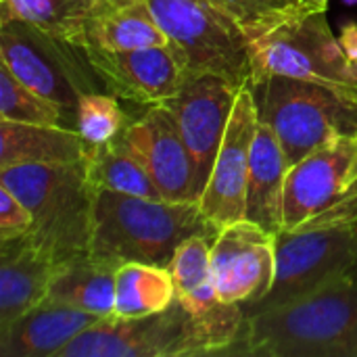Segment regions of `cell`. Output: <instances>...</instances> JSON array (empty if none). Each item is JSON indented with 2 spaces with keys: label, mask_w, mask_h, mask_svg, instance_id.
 <instances>
[{
  "label": "cell",
  "mask_w": 357,
  "mask_h": 357,
  "mask_svg": "<svg viewBox=\"0 0 357 357\" xmlns=\"http://www.w3.org/2000/svg\"><path fill=\"white\" fill-rule=\"evenodd\" d=\"M357 180V153H356V161H354V167H351V174H349V184Z\"/></svg>",
  "instance_id": "cell-31"
},
{
  "label": "cell",
  "mask_w": 357,
  "mask_h": 357,
  "mask_svg": "<svg viewBox=\"0 0 357 357\" xmlns=\"http://www.w3.org/2000/svg\"><path fill=\"white\" fill-rule=\"evenodd\" d=\"M341 44L347 52V56L357 65V23H349L341 31Z\"/></svg>",
  "instance_id": "cell-29"
},
{
  "label": "cell",
  "mask_w": 357,
  "mask_h": 357,
  "mask_svg": "<svg viewBox=\"0 0 357 357\" xmlns=\"http://www.w3.org/2000/svg\"><path fill=\"white\" fill-rule=\"evenodd\" d=\"M130 119L117 102V96L102 92H84L77 102L75 130L86 144H105L115 140Z\"/></svg>",
  "instance_id": "cell-26"
},
{
  "label": "cell",
  "mask_w": 357,
  "mask_h": 357,
  "mask_svg": "<svg viewBox=\"0 0 357 357\" xmlns=\"http://www.w3.org/2000/svg\"><path fill=\"white\" fill-rule=\"evenodd\" d=\"M356 257V226L276 232V268L270 291L245 316L268 312L303 299L333 280L349 274Z\"/></svg>",
  "instance_id": "cell-10"
},
{
  "label": "cell",
  "mask_w": 357,
  "mask_h": 357,
  "mask_svg": "<svg viewBox=\"0 0 357 357\" xmlns=\"http://www.w3.org/2000/svg\"><path fill=\"white\" fill-rule=\"evenodd\" d=\"M86 149L73 128L0 119V169L21 163H79Z\"/></svg>",
  "instance_id": "cell-19"
},
{
  "label": "cell",
  "mask_w": 357,
  "mask_h": 357,
  "mask_svg": "<svg viewBox=\"0 0 357 357\" xmlns=\"http://www.w3.org/2000/svg\"><path fill=\"white\" fill-rule=\"evenodd\" d=\"M349 2H356V0H349Z\"/></svg>",
  "instance_id": "cell-33"
},
{
  "label": "cell",
  "mask_w": 357,
  "mask_h": 357,
  "mask_svg": "<svg viewBox=\"0 0 357 357\" xmlns=\"http://www.w3.org/2000/svg\"><path fill=\"white\" fill-rule=\"evenodd\" d=\"M100 316L44 301L0 331L2 357H59V354Z\"/></svg>",
  "instance_id": "cell-17"
},
{
  "label": "cell",
  "mask_w": 357,
  "mask_h": 357,
  "mask_svg": "<svg viewBox=\"0 0 357 357\" xmlns=\"http://www.w3.org/2000/svg\"><path fill=\"white\" fill-rule=\"evenodd\" d=\"M33 218L29 209L0 184V241H10L29 234Z\"/></svg>",
  "instance_id": "cell-28"
},
{
  "label": "cell",
  "mask_w": 357,
  "mask_h": 357,
  "mask_svg": "<svg viewBox=\"0 0 357 357\" xmlns=\"http://www.w3.org/2000/svg\"><path fill=\"white\" fill-rule=\"evenodd\" d=\"M247 31L251 40L301 13L318 8L312 0H213ZM324 10V8H322Z\"/></svg>",
  "instance_id": "cell-27"
},
{
  "label": "cell",
  "mask_w": 357,
  "mask_h": 357,
  "mask_svg": "<svg viewBox=\"0 0 357 357\" xmlns=\"http://www.w3.org/2000/svg\"><path fill=\"white\" fill-rule=\"evenodd\" d=\"M251 88L289 167L337 138L357 136V90L287 75H261Z\"/></svg>",
  "instance_id": "cell-4"
},
{
  "label": "cell",
  "mask_w": 357,
  "mask_h": 357,
  "mask_svg": "<svg viewBox=\"0 0 357 357\" xmlns=\"http://www.w3.org/2000/svg\"><path fill=\"white\" fill-rule=\"evenodd\" d=\"M115 272L90 257L59 266L50 282L48 301L109 318L115 312Z\"/></svg>",
  "instance_id": "cell-21"
},
{
  "label": "cell",
  "mask_w": 357,
  "mask_h": 357,
  "mask_svg": "<svg viewBox=\"0 0 357 357\" xmlns=\"http://www.w3.org/2000/svg\"><path fill=\"white\" fill-rule=\"evenodd\" d=\"M0 65L38 94L56 102L75 130L77 102L96 92V77L82 46L56 40L23 21L0 23Z\"/></svg>",
  "instance_id": "cell-9"
},
{
  "label": "cell",
  "mask_w": 357,
  "mask_h": 357,
  "mask_svg": "<svg viewBox=\"0 0 357 357\" xmlns=\"http://www.w3.org/2000/svg\"><path fill=\"white\" fill-rule=\"evenodd\" d=\"M357 136H343L289 167L284 182V226L310 232L357 224V180L349 174Z\"/></svg>",
  "instance_id": "cell-7"
},
{
  "label": "cell",
  "mask_w": 357,
  "mask_h": 357,
  "mask_svg": "<svg viewBox=\"0 0 357 357\" xmlns=\"http://www.w3.org/2000/svg\"><path fill=\"white\" fill-rule=\"evenodd\" d=\"M186 75H218L243 90L253 86V44L213 0H144Z\"/></svg>",
  "instance_id": "cell-5"
},
{
  "label": "cell",
  "mask_w": 357,
  "mask_h": 357,
  "mask_svg": "<svg viewBox=\"0 0 357 357\" xmlns=\"http://www.w3.org/2000/svg\"><path fill=\"white\" fill-rule=\"evenodd\" d=\"M54 270L27 234L0 241V331L48 299Z\"/></svg>",
  "instance_id": "cell-16"
},
{
  "label": "cell",
  "mask_w": 357,
  "mask_h": 357,
  "mask_svg": "<svg viewBox=\"0 0 357 357\" xmlns=\"http://www.w3.org/2000/svg\"><path fill=\"white\" fill-rule=\"evenodd\" d=\"M176 301V284L169 268L130 261L115 272L117 318H142L167 310Z\"/></svg>",
  "instance_id": "cell-24"
},
{
  "label": "cell",
  "mask_w": 357,
  "mask_h": 357,
  "mask_svg": "<svg viewBox=\"0 0 357 357\" xmlns=\"http://www.w3.org/2000/svg\"><path fill=\"white\" fill-rule=\"evenodd\" d=\"M201 356H222V349L178 297L167 310L151 316L102 318L59 354V357Z\"/></svg>",
  "instance_id": "cell-6"
},
{
  "label": "cell",
  "mask_w": 357,
  "mask_h": 357,
  "mask_svg": "<svg viewBox=\"0 0 357 357\" xmlns=\"http://www.w3.org/2000/svg\"><path fill=\"white\" fill-rule=\"evenodd\" d=\"M251 44L253 82L261 75H287L357 90V65L335 38L322 8L291 17Z\"/></svg>",
  "instance_id": "cell-8"
},
{
  "label": "cell",
  "mask_w": 357,
  "mask_h": 357,
  "mask_svg": "<svg viewBox=\"0 0 357 357\" xmlns=\"http://www.w3.org/2000/svg\"><path fill=\"white\" fill-rule=\"evenodd\" d=\"M165 44L167 38L144 0H102L88 23L82 48L136 50Z\"/></svg>",
  "instance_id": "cell-20"
},
{
  "label": "cell",
  "mask_w": 357,
  "mask_h": 357,
  "mask_svg": "<svg viewBox=\"0 0 357 357\" xmlns=\"http://www.w3.org/2000/svg\"><path fill=\"white\" fill-rule=\"evenodd\" d=\"M218 230L199 203L92 190L88 257L111 270L130 261L169 268L180 243L197 234L215 238Z\"/></svg>",
  "instance_id": "cell-1"
},
{
  "label": "cell",
  "mask_w": 357,
  "mask_h": 357,
  "mask_svg": "<svg viewBox=\"0 0 357 357\" xmlns=\"http://www.w3.org/2000/svg\"><path fill=\"white\" fill-rule=\"evenodd\" d=\"M238 92V88L218 75H184L178 92L163 102L174 113L192 155L201 195L211 176Z\"/></svg>",
  "instance_id": "cell-14"
},
{
  "label": "cell",
  "mask_w": 357,
  "mask_h": 357,
  "mask_svg": "<svg viewBox=\"0 0 357 357\" xmlns=\"http://www.w3.org/2000/svg\"><path fill=\"white\" fill-rule=\"evenodd\" d=\"M84 169L92 190H111L144 199H163L146 169L126 146L121 134L105 144H88Z\"/></svg>",
  "instance_id": "cell-23"
},
{
  "label": "cell",
  "mask_w": 357,
  "mask_h": 357,
  "mask_svg": "<svg viewBox=\"0 0 357 357\" xmlns=\"http://www.w3.org/2000/svg\"><path fill=\"white\" fill-rule=\"evenodd\" d=\"M0 184L31 213L29 238L65 266L88 257L92 226V186L79 163H21L0 169Z\"/></svg>",
  "instance_id": "cell-3"
},
{
  "label": "cell",
  "mask_w": 357,
  "mask_h": 357,
  "mask_svg": "<svg viewBox=\"0 0 357 357\" xmlns=\"http://www.w3.org/2000/svg\"><path fill=\"white\" fill-rule=\"evenodd\" d=\"M349 276H354L357 280V224H356V257H354V266L349 270Z\"/></svg>",
  "instance_id": "cell-30"
},
{
  "label": "cell",
  "mask_w": 357,
  "mask_h": 357,
  "mask_svg": "<svg viewBox=\"0 0 357 357\" xmlns=\"http://www.w3.org/2000/svg\"><path fill=\"white\" fill-rule=\"evenodd\" d=\"M257 123L259 111L253 88L249 86L236 96L211 176L199 199L201 211L218 228L245 220L249 165Z\"/></svg>",
  "instance_id": "cell-12"
},
{
  "label": "cell",
  "mask_w": 357,
  "mask_h": 357,
  "mask_svg": "<svg viewBox=\"0 0 357 357\" xmlns=\"http://www.w3.org/2000/svg\"><path fill=\"white\" fill-rule=\"evenodd\" d=\"M0 119L71 128L65 111L56 102L27 88L4 65H0Z\"/></svg>",
  "instance_id": "cell-25"
},
{
  "label": "cell",
  "mask_w": 357,
  "mask_h": 357,
  "mask_svg": "<svg viewBox=\"0 0 357 357\" xmlns=\"http://www.w3.org/2000/svg\"><path fill=\"white\" fill-rule=\"evenodd\" d=\"M312 2H314L318 8H324V10L328 8V0H312Z\"/></svg>",
  "instance_id": "cell-32"
},
{
  "label": "cell",
  "mask_w": 357,
  "mask_h": 357,
  "mask_svg": "<svg viewBox=\"0 0 357 357\" xmlns=\"http://www.w3.org/2000/svg\"><path fill=\"white\" fill-rule=\"evenodd\" d=\"M121 138L165 201L199 203L192 155L165 105H149L142 117L128 123Z\"/></svg>",
  "instance_id": "cell-13"
},
{
  "label": "cell",
  "mask_w": 357,
  "mask_h": 357,
  "mask_svg": "<svg viewBox=\"0 0 357 357\" xmlns=\"http://www.w3.org/2000/svg\"><path fill=\"white\" fill-rule=\"evenodd\" d=\"M289 163L274 130L259 119L251 151L245 220L280 232L284 226V182Z\"/></svg>",
  "instance_id": "cell-18"
},
{
  "label": "cell",
  "mask_w": 357,
  "mask_h": 357,
  "mask_svg": "<svg viewBox=\"0 0 357 357\" xmlns=\"http://www.w3.org/2000/svg\"><path fill=\"white\" fill-rule=\"evenodd\" d=\"M102 0H0V23L23 21L50 38L82 46Z\"/></svg>",
  "instance_id": "cell-22"
},
{
  "label": "cell",
  "mask_w": 357,
  "mask_h": 357,
  "mask_svg": "<svg viewBox=\"0 0 357 357\" xmlns=\"http://www.w3.org/2000/svg\"><path fill=\"white\" fill-rule=\"evenodd\" d=\"M276 268V234L238 220L220 226L211 243V276L215 297L230 305H253L272 287Z\"/></svg>",
  "instance_id": "cell-11"
},
{
  "label": "cell",
  "mask_w": 357,
  "mask_h": 357,
  "mask_svg": "<svg viewBox=\"0 0 357 357\" xmlns=\"http://www.w3.org/2000/svg\"><path fill=\"white\" fill-rule=\"evenodd\" d=\"M236 356L357 357V280L345 274L289 305L247 316Z\"/></svg>",
  "instance_id": "cell-2"
},
{
  "label": "cell",
  "mask_w": 357,
  "mask_h": 357,
  "mask_svg": "<svg viewBox=\"0 0 357 357\" xmlns=\"http://www.w3.org/2000/svg\"><path fill=\"white\" fill-rule=\"evenodd\" d=\"M82 50L100 86L113 96L136 105H163L178 92L186 75L169 44L136 50L84 46Z\"/></svg>",
  "instance_id": "cell-15"
}]
</instances>
